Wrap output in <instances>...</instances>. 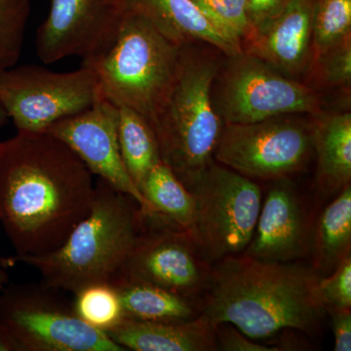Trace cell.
<instances>
[{
  "mask_svg": "<svg viewBox=\"0 0 351 351\" xmlns=\"http://www.w3.org/2000/svg\"><path fill=\"white\" fill-rule=\"evenodd\" d=\"M43 282L0 290V324L22 351H125L78 317L73 302Z\"/></svg>",
  "mask_w": 351,
  "mask_h": 351,
  "instance_id": "6",
  "label": "cell"
},
{
  "mask_svg": "<svg viewBox=\"0 0 351 351\" xmlns=\"http://www.w3.org/2000/svg\"><path fill=\"white\" fill-rule=\"evenodd\" d=\"M0 351H22L17 341L0 324Z\"/></svg>",
  "mask_w": 351,
  "mask_h": 351,
  "instance_id": "32",
  "label": "cell"
},
{
  "mask_svg": "<svg viewBox=\"0 0 351 351\" xmlns=\"http://www.w3.org/2000/svg\"><path fill=\"white\" fill-rule=\"evenodd\" d=\"M216 330L217 343L218 350L223 351H279V348L261 345L256 343L253 339L239 331L237 327L228 323L215 326Z\"/></svg>",
  "mask_w": 351,
  "mask_h": 351,
  "instance_id": "29",
  "label": "cell"
},
{
  "mask_svg": "<svg viewBox=\"0 0 351 351\" xmlns=\"http://www.w3.org/2000/svg\"><path fill=\"white\" fill-rule=\"evenodd\" d=\"M332 315V332L335 338V351L351 350L350 309L327 308Z\"/></svg>",
  "mask_w": 351,
  "mask_h": 351,
  "instance_id": "30",
  "label": "cell"
},
{
  "mask_svg": "<svg viewBox=\"0 0 351 351\" xmlns=\"http://www.w3.org/2000/svg\"><path fill=\"white\" fill-rule=\"evenodd\" d=\"M182 46L134 0L110 49L92 63L101 94L117 107L140 113L149 124L162 108L177 75Z\"/></svg>",
  "mask_w": 351,
  "mask_h": 351,
  "instance_id": "4",
  "label": "cell"
},
{
  "mask_svg": "<svg viewBox=\"0 0 351 351\" xmlns=\"http://www.w3.org/2000/svg\"><path fill=\"white\" fill-rule=\"evenodd\" d=\"M93 174L47 132L0 142V221L15 255L55 250L89 213Z\"/></svg>",
  "mask_w": 351,
  "mask_h": 351,
  "instance_id": "1",
  "label": "cell"
},
{
  "mask_svg": "<svg viewBox=\"0 0 351 351\" xmlns=\"http://www.w3.org/2000/svg\"><path fill=\"white\" fill-rule=\"evenodd\" d=\"M141 193L154 214L186 232L191 230L195 219V198L167 164L160 161L152 168Z\"/></svg>",
  "mask_w": 351,
  "mask_h": 351,
  "instance_id": "21",
  "label": "cell"
},
{
  "mask_svg": "<svg viewBox=\"0 0 351 351\" xmlns=\"http://www.w3.org/2000/svg\"><path fill=\"white\" fill-rule=\"evenodd\" d=\"M313 129L285 117L248 124H225L214 158L249 179H287L306 165Z\"/></svg>",
  "mask_w": 351,
  "mask_h": 351,
  "instance_id": "10",
  "label": "cell"
},
{
  "mask_svg": "<svg viewBox=\"0 0 351 351\" xmlns=\"http://www.w3.org/2000/svg\"><path fill=\"white\" fill-rule=\"evenodd\" d=\"M107 334L125 350H218L215 326L203 314L179 322H147L124 318Z\"/></svg>",
  "mask_w": 351,
  "mask_h": 351,
  "instance_id": "16",
  "label": "cell"
},
{
  "mask_svg": "<svg viewBox=\"0 0 351 351\" xmlns=\"http://www.w3.org/2000/svg\"><path fill=\"white\" fill-rule=\"evenodd\" d=\"M309 237L297 191L288 179L276 180L261 207L255 232L243 254L265 262L290 263L308 251Z\"/></svg>",
  "mask_w": 351,
  "mask_h": 351,
  "instance_id": "14",
  "label": "cell"
},
{
  "mask_svg": "<svg viewBox=\"0 0 351 351\" xmlns=\"http://www.w3.org/2000/svg\"><path fill=\"white\" fill-rule=\"evenodd\" d=\"M73 295L75 313L95 329L108 332L125 318L119 293L112 283L91 284Z\"/></svg>",
  "mask_w": 351,
  "mask_h": 351,
  "instance_id": "23",
  "label": "cell"
},
{
  "mask_svg": "<svg viewBox=\"0 0 351 351\" xmlns=\"http://www.w3.org/2000/svg\"><path fill=\"white\" fill-rule=\"evenodd\" d=\"M313 129L318 188L326 195L339 193L351 181V113L323 117Z\"/></svg>",
  "mask_w": 351,
  "mask_h": 351,
  "instance_id": "17",
  "label": "cell"
},
{
  "mask_svg": "<svg viewBox=\"0 0 351 351\" xmlns=\"http://www.w3.org/2000/svg\"><path fill=\"white\" fill-rule=\"evenodd\" d=\"M119 293L125 318L147 322H179L197 317L188 298L138 279L119 276L110 282Z\"/></svg>",
  "mask_w": 351,
  "mask_h": 351,
  "instance_id": "19",
  "label": "cell"
},
{
  "mask_svg": "<svg viewBox=\"0 0 351 351\" xmlns=\"http://www.w3.org/2000/svg\"><path fill=\"white\" fill-rule=\"evenodd\" d=\"M120 154L134 184L140 189L152 168L162 161L154 129L140 113L119 107Z\"/></svg>",
  "mask_w": 351,
  "mask_h": 351,
  "instance_id": "22",
  "label": "cell"
},
{
  "mask_svg": "<svg viewBox=\"0 0 351 351\" xmlns=\"http://www.w3.org/2000/svg\"><path fill=\"white\" fill-rule=\"evenodd\" d=\"M119 120V107L101 94L91 107L60 120L46 132L68 145L93 176L133 197L145 216H154L122 160Z\"/></svg>",
  "mask_w": 351,
  "mask_h": 351,
  "instance_id": "12",
  "label": "cell"
},
{
  "mask_svg": "<svg viewBox=\"0 0 351 351\" xmlns=\"http://www.w3.org/2000/svg\"><path fill=\"white\" fill-rule=\"evenodd\" d=\"M31 0H0V75L19 62Z\"/></svg>",
  "mask_w": 351,
  "mask_h": 351,
  "instance_id": "25",
  "label": "cell"
},
{
  "mask_svg": "<svg viewBox=\"0 0 351 351\" xmlns=\"http://www.w3.org/2000/svg\"><path fill=\"white\" fill-rule=\"evenodd\" d=\"M221 262L203 311L213 326L228 323L253 339L288 329L317 331L327 311L315 269L244 254Z\"/></svg>",
  "mask_w": 351,
  "mask_h": 351,
  "instance_id": "2",
  "label": "cell"
},
{
  "mask_svg": "<svg viewBox=\"0 0 351 351\" xmlns=\"http://www.w3.org/2000/svg\"><path fill=\"white\" fill-rule=\"evenodd\" d=\"M152 19L176 43L186 46L195 39L210 43L232 58L243 49L217 29L193 0H142Z\"/></svg>",
  "mask_w": 351,
  "mask_h": 351,
  "instance_id": "18",
  "label": "cell"
},
{
  "mask_svg": "<svg viewBox=\"0 0 351 351\" xmlns=\"http://www.w3.org/2000/svg\"><path fill=\"white\" fill-rule=\"evenodd\" d=\"M321 299L327 308H345L351 307V258H343L332 274L320 278Z\"/></svg>",
  "mask_w": 351,
  "mask_h": 351,
  "instance_id": "28",
  "label": "cell"
},
{
  "mask_svg": "<svg viewBox=\"0 0 351 351\" xmlns=\"http://www.w3.org/2000/svg\"><path fill=\"white\" fill-rule=\"evenodd\" d=\"M314 64H318L323 82L332 86L350 84L351 34L328 50Z\"/></svg>",
  "mask_w": 351,
  "mask_h": 351,
  "instance_id": "27",
  "label": "cell"
},
{
  "mask_svg": "<svg viewBox=\"0 0 351 351\" xmlns=\"http://www.w3.org/2000/svg\"><path fill=\"white\" fill-rule=\"evenodd\" d=\"M315 0H292L280 12L254 27L243 53L262 60L285 75L306 68L313 54Z\"/></svg>",
  "mask_w": 351,
  "mask_h": 351,
  "instance_id": "15",
  "label": "cell"
},
{
  "mask_svg": "<svg viewBox=\"0 0 351 351\" xmlns=\"http://www.w3.org/2000/svg\"><path fill=\"white\" fill-rule=\"evenodd\" d=\"M351 34V0H315L311 61Z\"/></svg>",
  "mask_w": 351,
  "mask_h": 351,
  "instance_id": "24",
  "label": "cell"
},
{
  "mask_svg": "<svg viewBox=\"0 0 351 351\" xmlns=\"http://www.w3.org/2000/svg\"><path fill=\"white\" fill-rule=\"evenodd\" d=\"M9 117L7 115L5 110H4L3 106L0 103V128L6 125L8 123Z\"/></svg>",
  "mask_w": 351,
  "mask_h": 351,
  "instance_id": "34",
  "label": "cell"
},
{
  "mask_svg": "<svg viewBox=\"0 0 351 351\" xmlns=\"http://www.w3.org/2000/svg\"><path fill=\"white\" fill-rule=\"evenodd\" d=\"M134 0H51L36 34L40 61L52 64L69 57L82 64L96 61L114 43Z\"/></svg>",
  "mask_w": 351,
  "mask_h": 351,
  "instance_id": "11",
  "label": "cell"
},
{
  "mask_svg": "<svg viewBox=\"0 0 351 351\" xmlns=\"http://www.w3.org/2000/svg\"><path fill=\"white\" fill-rule=\"evenodd\" d=\"M100 95L94 69L84 64L69 73L25 64L0 75V103L19 133H44L91 107Z\"/></svg>",
  "mask_w": 351,
  "mask_h": 351,
  "instance_id": "8",
  "label": "cell"
},
{
  "mask_svg": "<svg viewBox=\"0 0 351 351\" xmlns=\"http://www.w3.org/2000/svg\"><path fill=\"white\" fill-rule=\"evenodd\" d=\"M218 73L216 63L197 59L182 46L175 82L152 124L161 159L186 189L215 162L225 126L212 98Z\"/></svg>",
  "mask_w": 351,
  "mask_h": 351,
  "instance_id": "5",
  "label": "cell"
},
{
  "mask_svg": "<svg viewBox=\"0 0 351 351\" xmlns=\"http://www.w3.org/2000/svg\"><path fill=\"white\" fill-rule=\"evenodd\" d=\"M189 191L195 212L189 232L198 250L211 260L241 255L250 244L262 207L260 186L226 166L212 163Z\"/></svg>",
  "mask_w": 351,
  "mask_h": 351,
  "instance_id": "7",
  "label": "cell"
},
{
  "mask_svg": "<svg viewBox=\"0 0 351 351\" xmlns=\"http://www.w3.org/2000/svg\"><path fill=\"white\" fill-rule=\"evenodd\" d=\"M351 186L339 191L338 196L322 212L315 226L311 248L316 271L334 270L350 256Z\"/></svg>",
  "mask_w": 351,
  "mask_h": 351,
  "instance_id": "20",
  "label": "cell"
},
{
  "mask_svg": "<svg viewBox=\"0 0 351 351\" xmlns=\"http://www.w3.org/2000/svg\"><path fill=\"white\" fill-rule=\"evenodd\" d=\"M212 98L225 124H248L295 113L317 114L320 100L311 88L242 53L230 58Z\"/></svg>",
  "mask_w": 351,
  "mask_h": 351,
  "instance_id": "9",
  "label": "cell"
},
{
  "mask_svg": "<svg viewBox=\"0 0 351 351\" xmlns=\"http://www.w3.org/2000/svg\"><path fill=\"white\" fill-rule=\"evenodd\" d=\"M6 269V267L2 265L1 258H0V290L9 283V274Z\"/></svg>",
  "mask_w": 351,
  "mask_h": 351,
  "instance_id": "33",
  "label": "cell"
},
{
  "mask_svg": "<svg viewBox=\"0 0 351 351\" xmlns=\"http://www.w3.org/2000/svg\"><path fill=\"white\" fill-rule=\"evenodd\" d=\"M219 31L242 48L254 27L247 0H193ZM243 49V48H242Z\"/></svg>",
  "mask_w": 351,
  "mask_h": 351,
  "instance_id": "26",
  "label": "cell"
},
{
  "mask_svg": "<svg viewBox=\"0 0 351 351\" xmlns=\"http://www.w3.org/2000/svg\"><path fill=\"white\" fill-rule=\"evenodd\" d=\"M119 276L156 284L188 299L207 279L189 232L167 226L145 230L144 226Z\"/></svg>",
  "mask_w": 351,
  "mask_h": 351,
  "instance_id": "13",
  "label": "cell"
},
{
  "mask_svg": "<svg viewBox=\"0 0 351 351\" xmlns=\"http://www.w3.org/2000/svg\"><path fill=\"white\" fill-rule=\"evenodd\" d=\"M292 0H247L253 27L276 15Z\"/></svg>",
  "mask_w": 351,
  "mask_h": 351,
  "instance_id": "31",
  "label": "cell"
},
{
  "mask_svg": "<svg viewBox=\"0 0 351 351\" xmlns=\"http://www.w3.org/2000/svg\"><path fill=\"white\" fill-rule=\"evenodd\" d=\"M145 221L137 201L98 178L89 213L61 246L38 255L1 258V263L6 269L16 263L29 265L43 277L41 282L75 294L119 276Z\"/></svg>",
  "mask_w": 351,
  "mask_h": 351,
  "instance_id": "3",
  "label": "cell"
}]
</instances>
